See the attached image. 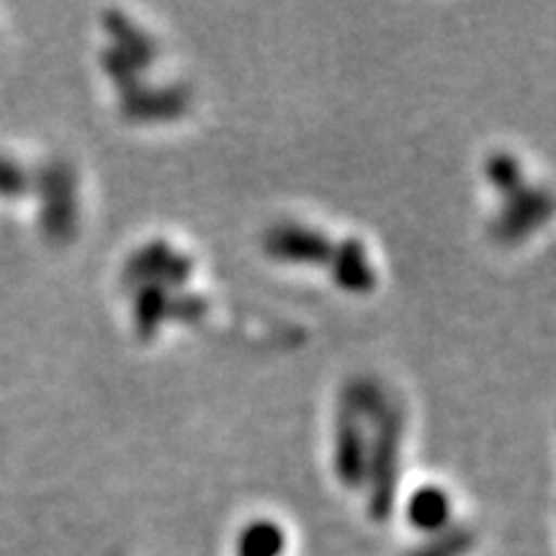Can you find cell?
Masks as SVG:
<instances>
[{
  "mask_svg": "<svg viewBox=\"0 0 556 556\" xmlns=\"http://www.w3.org/2000/svg\"><path fill=\"white\" fill-rule=\"evenodd\" d=\"M374 433L366 451V477L371 479V510L384 518L394 503L400 477V443H402V413L392 405L384 415L371 422Z\"/></svg>",
  "mask_w": 556,
  "mask_h": 556,
  "instance_id": "1",
  "label": "cell"
},
{
  "mask_svg": "<svg viewBox=\"0 0 556 556\" xmlns=\"http://www.w3.org/2000/svg\"><path fill=\"white\" fill-rule=\"evenodd\" d=\"M336 245L328 235L315 227L296 225V222H281L263 235V250L268 258L291 266H328L336 258Z\"/></svg>",
  "mask_w": 556,
  "mask_h": 556,
  "instance_id": "2",
  "label": "cell"
},
{
  "mask_svg": "<svg viewBox=\"0 0 556 556\" xmlns=\"http://www.w3.org/2000/svg\"><path fill=\"white\" fill-rule=\"evenodd\" d=\"M191 276V258L173 250L168 242H150L139 248L127 261L124 268V281L127 287H165L178 289L189 281Z\"/></svg>",
  "mask_w": 556,
  "mask_h": 556,
  "instance_id": "3",
  "label": "cell"
},
{
  "mask_svg": "<svg viewBox=\"0 0 556 556\" xmlns=\"http://www.w3.org/2000/svg\"><path fill=\"white\" fill-rule=\"evenodd\" d=\"M548 214H552L548 191L539 189V186H520L518 191L505 197L503 208L492 222V235L503 245H513V242L526 240L533 229L544 225Z\"/></svg>",
  "mask_w": 556,
  "mask_h": 556,
  "instance_id": "4",
  "label": "cell"
},
{
  "mask_svg": "<svg viewBox=\"0 0 556 556\" xmlns=\"http://www.w3.org/2000/svg\"><path fill=\"white\" fill-rule=\"evenodd\" d=\"M45 191L47 206L41 227H45L47 238L54 242H65L73 238L75 225H78V208H75V176L65 163H52L45 170Z\"/></svg>",
  "mask_w": 556,
  "mask_h": 556,
  "instance_id": "5",
  "label": "cell"
},
{
  "mask_svg": "<svg viewBox=\"0 0 556 556\" xmlns=\"http://www.w3.org/2000/svg\"><path fill=\"white\" fill-rule=\"evenodd\" d=\"M189 90L184 86L142 88L135 86L122 93V114L129 122H168L189 109Z\"/></svg>",
  "mask_w": 556,
  "mask_h": 556,
  "instance_id": "6",
  "label": "cell"
},
{
  "mask_svg": "<svg viewBox=\"0 0 556 556\" xmlns=\"http://www.w3.org/2000/svg\"><path fill=\"white\" fill-rule=\"evenodd\" d=\"M366 451L364 420L340 405L338 433H336V471L345 486H358L366 479Z\"/></svg>",
  "mask_w": 556,
  "mask_h": 556,
  "instance_id": "7",
  "label": "cell"
},
{
  "mask_svg": "<svg viewBox=\"0 0 556 556\" xmlns=\"http://www.w3.org/2000/svg\"><path fill=\"white\" fill-rule=\"evenodd\" d=\"M330 270L338 287L351 291V294H368L374 289V283H377V274H374L366 248L358 240L338 242Z\"/></svg>",
  "mask_w": 556,
  "mask_h": 556,
  "instance_id": "8",
  "label": "cell"
},
{
  "mask_svg": "<svg viewBox=\"0 0 556 556\" xmlns=\"http://www.w3.org/2000/svg\"><path fill=\"white\" fill-rule=\"evenodd\" d=\"M103 21H106V31L116 41L114 50H119L139 73L148 70L157 54L155 41H152L142 29H137V26L131 24V18L122 16V13H106Z\"/></svg>",
  "mask_w": 556,
  "mask_h": 556,
  "instance_id": "9",
  "label": "cell"
},
{
  "mask_svg": "<svg viewBox=\"0 0 556 556\" xmlns=\"http://www.w3.org/2000/svg\"><path fill=\"white\" fill-rule=\"evenodd\" d=\"M170 289L165 287H139L135 294V328L142 340L157 336L163 323L170 315Z\"/></svg>",
  "mask_w": 556,
  "mask_h": 556,
  "instance_id": "10",
  "label": "cell"
},
{
  "mask_svg": "<svg viewBox=\"0 0 556 556\" xmlns=\"http://www.w3.org/2000/svg\"><path fill=\"white\" fill-rule=\"evenodd\" d=\"M448 497L446 492L438 490V486H422L417 490L413 500H409V520L420 528H438L448 516Z\"/></svg>",
  "mask_w": 556,
  "mask_h": 556,
  "instance_id": "11",
  "label": "cell"
},
{
  "mask_svg": "<svg viewBox=\"0 0 556 556\" xmlns=\"http://www.w3.org/2000/svg\"><path fill=\"white\" fill-rule=\"evenodd\" d=\"M484 176L500 193H503V197H510L513 191H518L520 186H526L523 168H520L518 157L507 155V152H495V155L486 157Z\"/></svg>",
  "mask_w": 556,
  "mask_h": 556,
  "instance_id": "12",
  "label": "cell"
},
{
  "mask_svg": "<svg viewBox=\"0 0 556 556\" xmlns=\"http://www.w3.org/2000/svg\"><path fill=\"white\" fill-rule=\"evenodd\" d=\"M0 193L3 197L26 193V173L18 165H13L11 160H0Z\"/></svg>",
  "mask_w": 556,
  "mask_h": 556,
  "instance_id": "13",
  "label": "cell"
}]
</instances>
